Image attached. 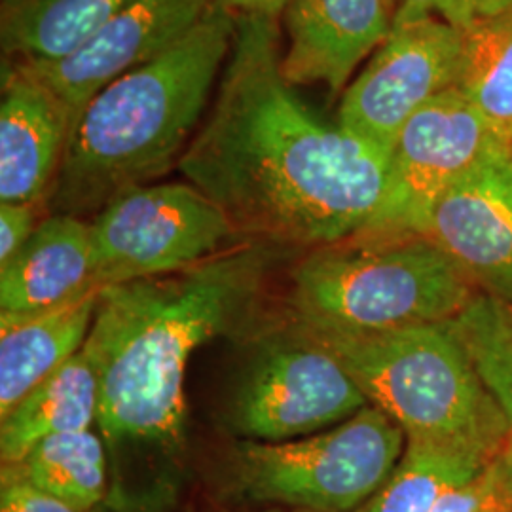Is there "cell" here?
Masks as SVG:
<instances>
[{
    "instance_id": "6da1fadb",
    "label": "cell",
    "mask_w": 512,
    "mask_h": 512,
    "mask_svg": "<svg viewBox=\"0 0 512 512\" xmlns=\"http://www.w3.org/2000/svg\"><path fill=\"white\" fill-rule=\"evenodd\" d=\"M279 61V19L236 18L213 107L177 167L251 241L353 238L384 202L391 152L317 120Z\"/></svg>"
},
{
    "instance_id": "7a4b0ae2",
    "label": "cell",
    "mask_w": 512,
    "mask_h": 512,
    "mask_svg": "<svg viewBox=\"0 0 512 512\" xmlns=\"http://www.w3.org/2000/svg\"><path fill=\"white\" fill-rule=\"evenodd\" d=\"M277 256L251 241L175 274L103 287L84 351L99 380V431L110 454L184 442L190 355L236 327Z\"/></svg>"
},
{
    "instance_id": "3957f363",
    "label": "cell",
    "mask_w": 512,
    "mask_h": 512,
    "mask_svg": "<svg viewBox=\"0 0 512 512\" xmlns=\"http://www.w3.org/2000/svg\"><path fill=\"white\" fill-rule=\"evenodd\" d=\"M236 33L217 4L143 67L114 80L74 118L46 207L84 217L179 165L202 120Z\"/></svg>"
},
{
    "instance_id": "277c9868",
    "label": "cell",
    "mask_w": 512,
    "mask_h": 512,
    "mask_svg": "<svg viewBox=\"0 0 512 512\" xmlns=\"http://www.w3.org/2000/svg\"><path fill=\"white\" fill-rule=\"evenodd\" d=\"M296 327L329 349L368 403L403 427L406 439L497 454L511 437L452 319L382 332Z\"/></svg>"
},
{
    "instance_id": "5b68a950",
    "label": "cell",
    "mask_w": 512,
    "mask_h": 512,
    "mask_svg": "<svg viewBox=\"0 0 512 512\" xmlns=\"http://www.w3.org/2000/svg\"><path fill=\"white\" fill-rule=\"evenodd\" d=\"M473 296V281L431 239L353 236L296 266L291 306L308 327L382 332L450 321Z\"/></svg>"
},
{
    "instance_id": "8992f818",
    "label": "cell",
    "mask_w": 512,
    "mask_h": 512,
    "mask_svg": "<svg viewBox=\"0 0 512 512\" xmlns=\"http://www.w3.org/2000/svg\"><path fill=\"white\" fill-rule=\"evenodd\" d=\"M406 440L376 406L308 439H241L222 458V490L247 503L355 512L393 475Z\"/></svg>"
},
{
    "instance_id": "52a82bcc",
    "label": "cell",
    "mask_w": 512,
    "mask_h": 512,
    "mask_svg": "<svg viewBox=\"0 0 512 512\" xmlns=\"http://www.w3.org/2000/svg\"><path fill=\"white\" fill-rule=\"evenodd\" d=\"M97 287L175 274L239 236L217 203L190 183L145 184L90 222Z\"/></svg>"
},
{
    "instance_id": "ba28073f",
    "label": "cell",
    "mask_w": 512,
    "mask_h": 512,
    "mask_svg": "<svg viewBox=\"0 0 512 512\" xmlns=\"http://www.w3.org/2000/svg\"><path fill=\"white\" fill-rule=\"evenodd\" d=\"M370 406L340 361L302 329L262 346L239 374L224 420L236 437L260 442L306 437Z\"/></svg>"
},
{
    "instance_id": "9c48e42d",
    "label": "cell",
    "mask_w": 512,
    "mask_h": 512,
    "mask_svg": "<svg viewBox=\"0 0 512 512\" xmlns=\"http://www.w3.org/2000/svg\"><path fill=\"white\" fill-rule=\"evenodd\" d=\"M463 33L435 16L393 18L384 44L342 95L338 126L393 152L418 110L454 90Z\"/></svg>"
},
{
    "instance_id": "30bf717a",
    "label": "cell",
    "mask_w": 512,
    "mask_h": 512,
    "mask_svg": "<svg viewBox=\"0 0 512 512\" xmlns=\"http://www.w3.org/2000/svg\"><path fill=\"white\" fill-rule=\"evenodd\" d=\"M497 145L503 143L456 88L440 93L399 133L384 202L357 236H423L444 190Z\"/></svg>"
},
{
    "instance_id": "8fae6325",
    "label": "cell",
    "mask_w": 512,
    "mask_h": 512,
    "mask_svg": "<svg viewBox=\"0 0 512 512\" xmlns=\"http://www.w3.org/2000/svg\"><path fill=\"white\" fill-rule=\"evenodd\" d=\"M213 0H129L76 52L50 63H12L54 92L74 118L114 80L181 42Z\"/></svg>"
},
{
    "instance_id": "7c38bea8",
    "label": "cell",
    "mask_w": 512,
    "mask_h": 512,
    "mask_svg": "<svg viewBox=\"0 0 512 512\" xmlns=\"http://www.w3.org/2000/svg\"><path fill=\"white\" fill-rule=\"evenodd\" d=\"M425 238L486 293L512 304V152L492 148L440 196Z\"/></svg>"
},
{
    "instance_id": "4fadbf2b",
    "label": "cell",
    "mask_w": 512,
    "mask_h": 512,
    "mask_svg": "<svg viewBox=\"0 0 512 512\" xmlns=\"http://www.w3.org/2000/svg\"><path fill=\"white\" fill-rule=\"evenodd\" d=\"M287 48L281 74L289 86L346 88L351 74L391 31L387 0H287L283 8Z\"/></svg>"
},
{
    "instance_id": "5bb4252c",
    "label": "cell",
    "mask_w": 512,
    "mask_h": 512,
    "mask_svg": "<svg viewBox=\"0 0 512 512\" xmlns=\"http://www.w3.org/2000/svg\"><path fill=\"white\" fill-rule=\"evenodd\" d=\"M74 114L18 65L2 67L0 203H42L54 186Z\"/></svg>"
},
{
    "instance_id": "9a60e30c",
    "label": "cell",
    "mask_w": 512,
    "mask_h": 512,
    "mask_svg": "<svg viewBox=\"0 0 512 512\" xmlns=\"http://www.w3.org/2000/svg\"><path fill=\"white\" fill-rule=\"evenodd\" d=\"M101 291L95 279L90 222L48 215L0 266V327L37 317Z\"/></svg>"
},
{
    "instance_id": "2e32d148",
    "label": "cell",
    "mask_w": 512,
    "mask_h": 512,
    "mask_svg": "<svg viewBox=\"0 0 512 512\" xmlns=\"http://www.w3.org/2000/svg\"><path fill=\"white\" fill-rule=\"evenodd\" d=\"M97 296L0 327V420L84 348Z\"/></svg>"
},
{
    "instance_id": "e0dca14e",
    "label": "cell",
    "mask_w": 512,
    "mask_h": 512,
    "mask_svg": "<svg viewBox=\"0 0 512 512\" xmlns=\"http://www.w3.org/2000/svg\"><path fill=\"white\" fill-rule=\"evenodd\" d=\"M97 416V372L86 351L80 349L0 420L2 465H16L48 437L88 431Z\"/></svg>"
},
{
    "instance_id": "ac0fdd59",
    "label": "cell",
    "mask_w": 512,
    "mask_h": 512,
    "mask_svg": "<svg viewBox=\"0 0 512 512\" xmlns=\"http://www.w3.org/2000/svg\"><path fill=\"white\" fill-rule=\"evenodd\" d=\"M129 0H2L4 63H50L76 52Z\"/></svg>"
},
{
    "instance_id": "d6986e66",
    "label": "cell",
    "mask_w": 512,
    "mask_h": 512,
    "mask_svg": "<svg viewBox=\"0 0 512 512\" xmlns=\"http://www.w3.org/2000/svg\"><path fill=\"white\" fill-rule=\"evenodd\" d=\"M494 456L461 444L408 439L393 475L355 512H435L440 495L469 480Z\"/></svg>"
},
{
    "instance_id": "ffe728a7",
    "label": "cell",
    "mask_w": 512,
    "mask_h": 512,
    "mask_svg": "<svg viewBox=\"0 0 512 512\" xmlns=\"http://www.w3.org/2000/svg\"><path fill=\"white\" fill-rule=\"evenodd\" d=\"M2 469L78 509H97L107 495V444L90 429L48 437Z\"/></svg>"
},
{
    "instance_id": "44dd1931",
    "label": "cell",
    "mask_w": 512,
    "mask_h": 512,
    "mask_svg": "<svg viewBox=\"0 0 512 512\" xmlns=\"http://www.w3.org/2000/svg\"><path fill=\"white\" fill-rule=\"evenodd\" d=\"M458 90L509 147L512 137V12L463 33Z\"/></svg>"
},
{
    "instance_id": "7402d4cb",
    "label": "cell",
    "mask_w": 512,
    "mask_h": 512,
    "mask_svg": "<svg viewBox=\"0 0 512 512\" xmlns=\"http://www.w3.org/2000/svg\"><path fill=\"white\" fill-rule=\"evenodd\" d=\"M476 372L511 425L512 304L480 293L452 319Z\"/></svg>"
},
{
    "instance_id": "603a6c76",
    "label": "cell",
    "mask_w": 512,
    "mask_h": 512,
    "mask_svg": "<svg viewBox=\"0 0 512 512\" xmlns=\"http://www.w3.org/2000/svg\"><path fill=\"white\" fill-rule=\"evenodd\" d=\"M435 512H512V439L478 473L440 495Z\"/></svg>"
},
{
    "instance_id": "cb8c5ba5",
    "label": "cell",
    "mask_w": 512,
    "mask_h": 512,
    "mask_svg": "<svg viewBox=\"0 0 512 512\" xmlns=\"http://www.w3.org/2000/svg\"><path fill=\"white\" fill-rule=\"evenodd\" d=\"M512 12V0H399L393 18L435 16L461 33Z\"/></svg>"
},
{
    "instance_id": "d4e9b609",
    "label": "cell",
    "mask_w": 512,
    "mask_h": 512,
    "mask_svg": "<svg viewBox=\"0 0 512 512\" xmlns=\"http://www.w3.org/2000/svg\"><path fill=\"white\" fill-rule=\"evenodd\" d=\"M0 512H105L97 509H78L54 495L29 484L27 480L2 469L0 484Z\"/></svg>"
},
{
    "instance_id": "484cf974",
    "label": "cell",
    "mask_w": 512,
    "mask_h": 512,
    "mask_svg": "<svg viewBox=\"0 0 512 512\" xmlns=\"http://www.w3.org/2000/svg\"><path fill=\"white\" fill-rule=\"evenodd\" d=\"M37 203H0V266L37 230Z\"/></svg>"
},
{
    "instance_id": "4316f807",
    "label": "cell",
    "mask_w": 512,
    "mask_h": 512,
    "mask_svg": "<svg viewBox=\"0 0 512 512\" xmlns=\"http://www.w3.org/2000/svg\"><path fill=\"white\" fill-rule=\"evenodd\" d=\"M222 10L232 16H260V18H275L283 14L287 0H213Z\"/></svg>"
},
{
    "instance_id": "83f0119b",
    "label": "cell",
    "mask_w": 512,
    "mask_h": 512,
    "mask_svg": "<svg viewBox=\"0 0 512 512\" xmlns=\"http://www.w3.org/2000/svg\"><path fill=\"white\" fill-rule=\"evenodd\" d=\"M387 4H389L391 12H393V16H395V12H397V8H399V0H387Z\"/></svg>"
},
{
    "instance_id": "f1b7e54d",
    "label": "cell",
    "mask_w": 512,
    "mask_h": 512,
    "mask_svg": "<svg viewBox=\"0 0 512 512\" xmlns=\"http://www.w3.org/2000/svg\"><path fill=\"white\" fill-rule=\"evenodd\" d=\"M509 150L512 152V137H511V143H509Z\"/></svg>"
},
{
    "instance_id": "f546056e",
    "label": "cell",
    "mask_w": 512,
    "mask_h": 512,
    "mask_svg": "<svg viewBox=\"0 0 512 512\" xmlns=\"http://www.w3.org/2000/svg\"><path fill=\"white\" fill-rule=\"evenodd\" d=\"M275 512V511H274Z\"/></svg>"
}]
</instances>
